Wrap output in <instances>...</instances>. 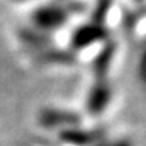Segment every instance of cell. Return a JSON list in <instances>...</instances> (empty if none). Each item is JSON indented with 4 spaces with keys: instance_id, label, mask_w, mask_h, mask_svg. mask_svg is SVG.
I'll use <instances>...</instances> for the list:
<instances>
[{
    "instance_id": "6da1fadb",
    "label": "cell",
    "mask_w": 146,
    "mask_h": 146,
    "mask_svg": "<svg viewBox=\"0 0 146 146\" xmlns=\"http://www.w3.org/2000/svg\"><path fill=\"white\" fill-rule=\"evenodd\" d=\"M106 37H108V31L101 24H98V23L85 24V26L78 27L72 33V36H71V47L74 48V51L87 48V47L92 46L94 43L106 40Z\"/></svg>"
},
{
    "instance_id": "7a4b0ae2",
    "label": "cell",
    "mask_w": 146,
    "mask_h": 146,
    "mask_svg": "<svg viewBox=\"0 0 146 146\" xmlns=\"http://www.w3.org/2000/svg\"><path fill=\"white\" fill-rule=\"evenodd\" d=\"M112 98V90L106 80H97L88 92L87 109L91 115H101L109 105Z\"/></svg>"
},
{
    "instance_id": "3957f363",
    "label": "cell",
    "mask_w": 146,
    "mask_h": 146,
    "mask_svg": "<svg viewBox=\"0 0 146 146\" xmlns=\"http://www.w3.org/2000/svg\"><path fill=\"white\" fill-rule=\"evenodd\" d=\"M67 17H68L67 11H64L61 7L52 6V7H44L36 11L33 16V20H34L37 30L48 31V30L61 27L67 21Z\"/></svg>"
},
{
    "instance_id": "277c9868",
    "label": "cell",
    "mask_w": 146,
    "mask_h": 146,
    "mask_svg": "<svg viewBox=\"0 0 146 146\" xmlns=\"http://www.w3.org/2000/svg\"><path fill=\"white\" fill-rule=\"evenodd\" d=\"M60 139L68 145L74 146H94L97 142L105 139V133L101 129L85 131L78 128H68L60 133Z\"/></svg>"
},
{
    "instance_id": "5b68a950",
    "label": "cell",
    "mask_w": 146,
    "mask_h": 146,
    "mask_svg": "<svg viewBox=\"0 0 146 146\" xmlns=\"http://www.w3.org/2000/svg\"><path fill=\"white\" fill-rule=\"evenodd\" d=\"M40 123L46 128L55 126H75L80 123V116L74 112L62 109H44L40 113Z\"/></svg>"
},
{
    "instance_id": "8992f818",
    "label": "cell",
    "mask_w": 146,
    "mask_h": 146,
    "mask_svg": "<svg viewBox=\"0 0 146 146\" xmlns=\"http://www.w3.org/2000/svg\"><path fill=\"white\" fill-rule=\"evenodd\" d=\"M115 54V44L106 43L105 47L101 50V52L92 61V71L97 80H106V72L111 67L112 58Z\"/></svg>"
},
{
    "instance_id": "52a82bcc",
    "label": "cell",
    "mask_w": 146,
    "mask_h": 146,
    "mask_svg": "<svg viewBox=\"0 0 146 146\" xmlns=\"http://www.w3.org/2000/svg\"><path fill=\"white\" fill-rule=\"evenodd\" d=\"M38 60L43 62H48V64H71L75 61V55L72 51L70 52V51L55 48H44L40 50Z\"/></svg>"
},
{
    "instance_id": "ba28073f",
    "label": "cell",
    "mask_w": 146,
    "mask_h": 146,
    "mask_svg": "<svg viewBox=\"0 0 146 146\" xmlns=\"http://www.w3.org/2000/svg\"><path fill=\"white\" fill-rule=\"evenodd\" d=\"M20 37H21L23 43L37 50L47 48L50 44V40L44 34V31H40V30H23Z\"/></svg>"
},
{
    "instance_id": "9c48e42d",
    "label": "cell",
    "mask_w": 146,
    "mask_h": 146,
    "mask_svg": "<svg viewBox=\"0 0 146 146\" xmlns=\"http://www.w3.org/2000/svg\"><path fill=\"white\" fill-rule=\"evenodd\" d=\"M111 146H131V143L126 142V141H119V142H116V143H113Z\"/></svg>"
}]
</instances>
